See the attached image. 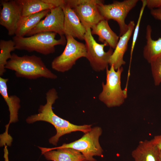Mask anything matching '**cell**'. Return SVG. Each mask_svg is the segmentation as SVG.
Instances as JSON below:
<instances>
[{"instance_id":"obj_1","label":"cell","mask_w":161,"mask_h":161,"mask_svg":"<svg viewBox=\"0 0 161 161\" xmlns=\"http://www.w3.org/2000/svg\"><path fill=\"white\" fill-rule=\"evenodd\" d=\"M46 95L45 104L41 105L38 109V113L28 117L26 121L30 124L41 121L52 125L56 129V133L49 139L50 143L56 145L59 138L65 134L76 131H81L85 134L91 130V125H74L60 117L54 113L52 106L58 97V92L55 88H53L49 90Z\"/></svg>"},{"instance_id":"obj_2","label":"cell","mask_w":161,"mask_h":161,"mask_svg":"<svg viewBox=\"0 0 161 161\" xmlns=\"http://www.w3.org/2000/svg\"><path fill=\"white\" fill-rule=\"evenodd\" d=\"M5 68L14 71L16 76L18 78L29 79L41 77L52 79L57 78V75L47 67L41 58L35 55L19 56L13 53Z\"/></svg>"},{"instance_id":"obj_3","label":"cell","mask_w":161,"mask_h":161,"mask_svg":"<svg viewBox=\"0 0 161 161\" xmlns=\"http://www.w3.org/2000/svg\"><path fill=\"white\" fill-rule=\"evenodd\" d=\"M56 34L55 32H46L27 37L15 35L13 40L15 43L16 49L30 52L35 51L46 55L55 52V46L65 45L66 44V39L64 35L57 39L55 38Z\"/></svg>"},{"instance_id":"obj_4","label":"cell","mask_w":161,"mask_h":161,"mask_svg":"<svg viewBox=\"0 0 161 161\" xmlns=\"http://www.w3.org/2000/svg\"><path fill=\"white\" fill-rule=\"evenodd\" d=\"M123 67L115 70L112 65L106 69V81L102 82V90L98 96L99 100L109 108L119 106L127 97V89L121 87V78Z\"/></svg>"},{"instance_id":"obj_5","label":"cell","mask_w":161,"mask_h":161,"mask_svg":"<svg viewBox=\"0 0 161 161\" xmlns=\"http://www.w3.org/2000/svg\"><path fill=\"white\" fill-rule=\"evenodd\" d=\"M102 132V129L96 126L92 128L80 139L69 143L55 148L40 147L41 153L47 151L58 148H70L79 151L85 157L87 161H96L94 156L102 157L103 150L100 144L99 139Z\"/></svg>"},{"instance_id":"obj_6","label":"cell","mask_w":161,"mask_h":161,"mask_svg":"<svg viewBox=\"0 0 161 161\" xmlns=\"http://www.w3.org/2000/svg\"><path fill=\"white\" fill-rule=\"evenodd\" d=\"M65 36L66 43L64 51L53 59L51 64L53 69L61 72L69 71L78 59L86 58V56L85 44L78 41L71 36Z\"/></svg>"},{"instance_id":"obj_7","label":"cell","mask_w":161,"mask_h":161,"mask_svg":"<svg viewBox=\"0 0 161 161\" xmlns=\"http://www.w3.org/2000/svg\"><path fill=\"white\" fill-rule=\"evenodd\" d=\"M138 0H125L122 1H114L107 4L104 3L97 4L99 12L103 19L108 21L112 19L116 21L119 27V37L128 30V25L125 19L129 12L136 5Z\"/></svg>"},{"instance_id":"obj_8","label":"cell","mask_w":161,"mask_h":161,"mask_svg":"<svg viewBox=\"0 0 161 161\" xmlns=\"http://www.w3.org/2000/svg\"><path fill=\"white\" fill-rule=\"evenodd\" d=\"M84 38L86 49V58L89 62L92 69L96 72L103 71L108 67L110 57L114 52L110 48L108 50H104L106 43L100 44L95 41L91 33V29H86Z\"/></svg>"},{"instance_id":"obj_9","label":"cell","mask_w":161,"mask_h":161,"mask_svg":"<svg viewBox=\"0 0 161 161\" xmlns=\"http://www.w3.org/2000/svg\"><path fill=\"white\" fill-rule=\"evenodd\" d=\"M65 3L71 7L81 23L86 29H91L104 19L100 13L97 4L104 3L100 0H66Z\"/></svg>"},{"instance_id":"obj_10","label":"cell","mask_w":161,"mask_h":161,"mask_svg":"<svg viewBox=\"0 0 161 161\" xmlns=\"http://www.w3.org/2000/svg\"><path fill=\"white\" fill-rule=\"evenodd\" d=\"M64 14L61 7L50 10L45 18L26 35L27 37L37 33L53 32L58 34L60 37L65 35L64 31Z\"/></svg>"},{"instance_id":"obj_11","label":"cell","mask_w":161,"mask_h":161,"mask_svg":"<svg viewBox=\"0 0 161 161\" xmlns=\"http://www.w3.org/2000/svg\"><path fill=\"white\" fill-rule=\"evenodd\" d=\"M0 24L7 30L10 36L15 35L22 18V9L17 0H2Z\"/></svg>"},{"instance_id":"obj_12","label":"cell","mask_w":161,"mask_h":161,"mask_svg":"<svg viewBox=\"0 0 161 161\" xmlns=\"http://www.w3.org/2000/svg\"><path fill=\"white\" fill-rule=\"evenodd\" d=\"M62 8L64 14V31L65 36L70 35L75 38L84 40L86 30L75 12L65 3Z\"/></svg>"},{"instance_id":"obj_13","label":"cell","mask_w":161,"mask_h":161,"mask_svg":"<svg viewBox=\"0 0 161 161\" xmlns=\"http://www.w3.org/2000/svg\"><path fill=\"white\" fill-rule=\"evenodd\" d=\"M128 25V30L120 37L116 47L109 60V65H112L115 70L126 64L123 60V57L127 49L129 41L134 31L135 24L134 21H131Z\"/></svg>"},{"instance_id":"obj_14","label":"cell","mask_w":161,"mask_h":161,"mask_svg":"<svg viewBox=\"0 0 161 161\" xmlns=\"http://www.w3.org/2000/svg\"><path fill=\"white\" fill-rule=\"evenodd\" d=\"M8 80V78L0 77V93L8 106L10 114L9 122L6 127L5 132L2 134H5L4 136L5 137L6 136L7 134L8 136L7 128L10 124L18 120V112L21 107L19 98L16 95H9L7 86V82Z\"/></svg>"},{"instance_id":"obj_15","label":"cell","mask_w":161,"mask_h":161,"mask_svg":"<svg viewBox=\"0 0 161 161\" xmlns=\"http://www.w3.org/2000/svg\"><path fill=\"white\" fill-rule=\"evenodd\" d=\"M160 151L152 139L140 142L131 152L134 161H159Z\"/></svg>"},{"instance_id":"obj_16","label":"cell","mask_w":161,"mask_h":161,"mask_svg":"<svg viewBox=\"0 0 161 161\" xmlns=\"http://www.w3.org/2000/svg\"><path fill=\"white\" fill-rule=\"evenodd\" d=\"M91 29L92 35L98 36L99 41L106 44L110 48L114 49L120 37L112 30L108 21L105 19L101 21Z\"/></svg>"},{"instance_id":"obj_17","label":"cell","mask_w":161,"mask_h":161,"mask_svg":"<svg viewBox=\"0 0 161 161\" xmlns=\"http://www.w3.org/2000/svg\"><path fill=\"white\" fill-rule=\"evenodd\" d=\"M46 159L52 161H87L79 151L70 148H58L43 153Z\"/></svg>"},{"instance_id":"obj_18","label":"cell","mask_w":161,"mask_h":161,"mask_svg":"<svg viewBox=\"0 0 161 161\" xmlns=\"http://www.w3.org/2000/svg\"><path fill=\"white\" fill-rule=\"evenodd\" d=\"M151 26L148 25L146 27V44L143 47V55L149 63L158 56L161 55V37L156 40L153 39L151 34Z\"/></svg>"},{"instance_id":"obj_19","label":"cell","mask_w":161,"mask_h":161,"mask_svg":"<svg viewBox=\"0 0 161 161\" xmlns=\"http://www.w3.org/2000/svg\"><path fill=\"white\" fill-rule=\"evenodd\" d=\"M50 10H46L38 13L22 17L15 35L19 37H24L42 20L45 17Z\"/></svg>"},{"instance_id":"obj_20","label":"cell","mask_w":161,"mask_h":161,"mask_svg":"<svg viewBox=\"0 0 161 161\" xmlns=\"http://www.w3.org/2000/svg\"><path fill=\"white\" fill-rule=\"evenodd\" d=\"M20 5L23 17L46 10H50L55 7L47 2L45 0H17Z\"/></svg>"},{"instance_id":"obj_21","label":"cell","mask_w":161,"mask_h":161,"mask_svg":"<svg viewBox=\"0 0 161 161\" xmlns=\"http://www.w3.org/2000/svg\"><path fill=\"white\" fill-rule=\"evenodd\" d=\"M16 49L15 44L13 40L0 41V76L6 71L5 66L8 60L11 57V52Z\"/></svg>"},{"instance_id":"obj_22","label":"cell","mask_w":161,"mask_h":161,"mask_svg":"<svg viewBox=\"0 0 161 161\" xmlns=\"http://www.w3.org/2000/svg\"><path fill=\"white\" fill-rule=\"evenodd\" d=\"M149 64L154 84L158 86L161 83V55L152 60Z\"/></svg>"},{"instance_id":"obj_23","label":"cell","mask_w":161,"mask_h":161,"mask_svg":"<svg viewBox=\"0 0 161 161\" xmlns=\"http://www.w3.org/2000/svg\"><path fill=\"white\" fill-rule=\"evenodd\" d=\"M141 1L142 2V6L141 8L139 17L137 20V22L134 30L133 35L132 38V42L131 45V59L132 57L133 51L134 47L137 41L138 37L140 25V24L141 21L142 19V16L144 11L145 7H146V0H142Z\"/></svg>"},{"instance_id":"obj_24","label":"cell","mask_w":161,"mask_h":161,"mask_svg":"<svg viewBox=\"0 0 161 161\" xmlns=\"http://www.w3.org/2000/svg\"><path fill=\"white\" fill-rule=\"evenodd\" d=\"M146 7L150 10L161 7V0H146Z\"/></svg>"},{"instance_id":"obj_25","label":"cell","mask_w":161,"mask_h":161,"mask_svg":"<svg viewBox=\"0 0 161 161\" xmlns=\"http://www.w3.org/2000/svg\"><path fill=\"white\" fill-rule=\"evenodd\" d=\"M150 14L154 18L161 21V7L151 10Z\"/></svg>"},{"instance_id":"obj_26","label":"cell","mask_w":161,"mask_h":161,"mask_svg":"<svg viewBox=\"0 0 161 161\" xmlns=\"http://www.w3.org/2000/svg\"><path fill=\"white\" fill-rule=\"evenodd\" d=\"M152 140L153 143L161 151V134L155 136Z\"/></svg>"},{"instance_id":"obj_27","label":"cell","mask_w":161,"mask_h":161,"mask_svg":"<svg viewBox=\"0 0 161 161\" xmlns=\"http://www.w3.org/2000/svg\"><path fill=\"white\" fill-rule=\"evenodd\" d=\"M4 159L5 161H9L8 158V151L7 148V145H4Z\"/></svg>"},{"instance_id":"obj_28","label":"cell","mask_w":161,"mask_h":161,"mask_svg":"<svg viewBox=\"0 0 161 161\" xmlns=\"http://www.w3.org/2000/svg\"><path fill=\"white\" fill-rule=\"evenodd\" d=\"M159 161H161V151H160L159 154Z\"/></svg>"}]
</instances>
